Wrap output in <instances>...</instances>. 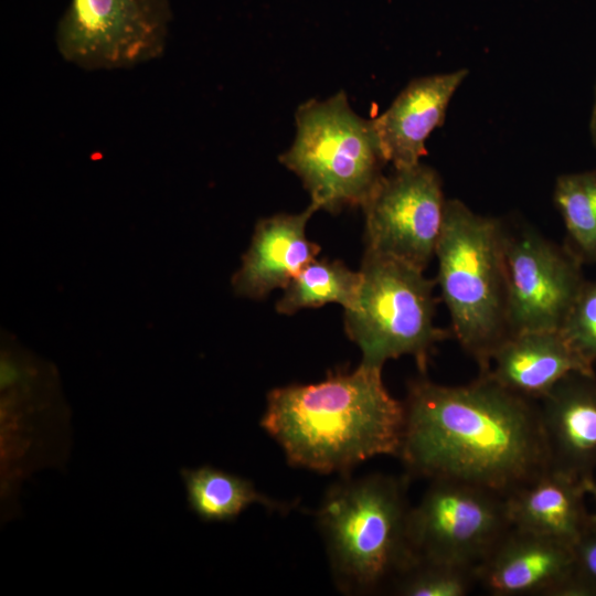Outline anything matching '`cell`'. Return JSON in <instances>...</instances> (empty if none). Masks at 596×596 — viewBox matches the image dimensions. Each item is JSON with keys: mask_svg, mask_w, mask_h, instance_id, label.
Segmentation results:
<instances>
[{"mask_svg": "<svg viewBox=\"0 0 596 596\" xmlns=\"http://www.w3.org/2000/svg\"><path fill=\"white\" fill-rule=\"evenodd\" d=\"M398 458L407 477L451 479L509 497L550 470L539 402L488 374L466 385L407 387Z\"/></svg>", "mask_w": 596, "mask_h": 596, "instance_id": "obj_1", "label": "cell"}, {"mask_svg": "<svg viewBox=\"0 0 596 596\" xmlns=\"http://www.w3.org/2000/svg\"><path fill=\"white\" fill-rule=\"evenodd\" d=\"M404 425V403L390 394L382 370L363 364L329 372L318 383L272 390L260 421L291 466L319 473L398 457Z\"/></svg>", "mask_w": 596, "mask_h": 596, "instance_id": "obj_2", "label": "cell"}, {"mask_svg": "<svg viewBox=\"0 0 596 596\" xmlns=\"http://www.w3.org/2000/svg\"><path fill=\"white\" fill-rule=\"evenodd\" d=\"M407 483V476L372 473L347 477L326 492L316 520L339 590L375 592L416 561Z\"/></svg>", "mask_w": 596, "mask_h": 596, "instance_id": "obj_3", "label": "cell"}, {"mask_svg": "<svg viewBox=\"0 0 596 596\" xmlns=\"http://www.w3.org/2000/svg\"><path fill=\"white\" fill-rule=\"evenodd\" d=\"M503 232V219L480 215L458 199L447 200L435 254L436 283L453 337L479 373L490 370L493 353L511 334Z\"/></svg>", "mask_w": 596, "mask_h": 596, "instance_id": "obj_4", "label": "cell"}, {"mask_svg": "<svg viewBox=\"0 0 596 596\" xmlns=\"http://www.w3.org/2000/svg\"><path fill=\"white\" fill-rule=\"evenodd\" d=\"M296 137L279 161L301 180L318 210L363 206L387 163L373 119L356 115L341 91L296 110Z\"/></svg>", "mask_w": 596, "mask_h": 596, "instance_id": "obj_5", "label": "cell"}, {"mask_svg": "<svg viewBox=\"0 0 596 596\" xmlns=\"http://www.w3.org/2000/svg\"><path fill=\"white\" fill-rule=\"evenodd\" d=\"M360 272V292L353 307L344 310V327L362 352L361 364L382 370L389 360L411 355L425 373L436 344L453 337L434 322L436 279L368 248Z\"/></svg>", "mask_w": 596, "mask_h": 596, "instance_id": "obj_6", "label": "cell"}, {"mask_svg": "<svg viewBox=\"0 0 596 596\" xmlns=\"http://www.w3.org/2000/svg\"><path fill=\"white\" fill-rule=\"evenodd\" d=\"M169 0H71L55 29V47L88 72L130 70L166 51Z\"/></svg>", "mask_w": 596, "mask_h": 596, "instance_id": "obj_7", "label": "cell"}, {"mask_svg": "<svg viewBox=\"0 0 596 596\" xmlns=\"http://www.w3.org/2000/svg\"><path fill=\"white\" fill-rule=\"evenodd\" d=\"M511 526L505 497L435 479L411 508L408 534L416 557L477 567Z\"/></svg>", "mask_w": 596, "mask_h": 596, "instance_id": "obj_8", "label": "cell"}, {"mask_svg": "<svg viewBox=\"0 0 596 596\" xmlns=\"http://www.w3.org/2000/svg\"><path fill=\"white\" fill-rule=\"evenodd\" d=\"M510 332L560 330L586 279L582 262L526 223L503 219Z\"/></svg>", "mask_w": 596, "mask_h": 596, "instance_id": "obj_9", "label": "cell"}, {"mask_svg": "<svg viewBox=\"0 0 596 596\" xmlns=\"http://www.w3.org/2000/svg\"><path fill=\"white\" fill-rule=\"evenodd\" d=\"M446 202L434 168L394 169L362 206L366 248L424 270L436 254Z\"/></svg>", "mask_w": 596, "mask_h": 596, "instance_id": "obj_10", "label": "cell"}, {"mask_svg": "<svg viewBox=\"0 0 596 596\" xmlns=\"http://www.w3.org/2000/svg\"><path fill=\"white\" fill-rule=\"evenodd\" d=\"M476 573L477 583L493 596H590L572 545L514 526Z\"/></svg>", "mask_w": 596, "mask_h": 596, "instance_id": "obj_11", "label": "cell"}, {"mask_svg": "<svg viewBox=\"0 0 596 596\" xmlns=\"http://www.w3.org/2000/svg\"><path fill=\"white\" fill-rule=\"evenodd\" d=\"M550 470L576 480L596 470V375L572 372L539 401Z\"/></svg>", "mask_w": 596, "mask_h": 596, "instance_id": "obj_12", "label": "cell"}, {"mask_svg": "<svg viewBox=\"0 0 596 596\" xmlns=\"http://www.w3.org/2000/svg\"><path fill=\"white\" fill-rule=\"evenodd\" d=\"M467 76L468 71L461 68L414 78L373 119L385 159L394 169L421 162L427 138L443 125L449 103Z\"/></svg>", "mask_w": 596, "mask_h": 596, "instance_id": "obj_13", "label": "cell"}, {"mask_svg": "<svg viewBox=\"0 0 596 596\" xmlns=\"http://www.w3.org/2000/svg\"><path fill=\"white\" fill-rule=\"evenodd\" d=\"M316 211L317 206L310 203L300 213L276 214L257 222L251 246L232 278L237 295L265 298L277 288L284 289L317 258L320 246L306 234L307 223Z\"/></svg>", "mask_w": 596, "mask_h": 596, "instance_id": "obj_14", "label": "cell"}, {"mask_svg": "<svg viewBox=\"0 0 596 596\" xmlns=\"http://www.w3.org/2000/svg\"><path fill=\"white\" fill-rule=\"evenodd\" d=\"M572 372L595 374L560 330H528L510 334L496 350L485 373L504 389L540 401Z\"/></svg>", "mask_w": 596, "mask_h": 596, "instance_id": "obj_15", "label": "cell"}, {"mask_svg": "<svg viewBox=\"0 0 596 596\" xmlns=\"http://www.w3.org/2000/svg\"><path fill=\"white\" fill-rule=\"evenodd\" d=\"M584 483L549 470L507 497L512 526L574 545L593 519Z\"/></svg>", "mask_w": 596, "mask_h": 596, "instance_id": "obj_16", "label": "cell"}, {"mask_svg": "<svg viewBox=\"0 0 596 596\" xmlns=\"http://www.w3.org/2000/svg\"><path fill=\"white\" fill-rule=\"evenodd\" d=\"M190 509L203 521H232L254 503L268 510L287 511L288 505L257 491L253 482L212 466L182 469Z\"/></svg>", "mask_w": 596, "mask_h": 596, "instance_id": "obj_17", "label": "cell"}, {"mask_svg": "<svg viewBox=\"0 0 596 596\" xmlns=\"http://www.w3.org/2000/svg\"><path fill=\"white\" fill-rule=\"evenodd\" d=\"M362 283L361 272L348 268L340 260L315 258L284 288L276 310L292 315L301 309L339 304L344 310L355 304Z\"/></svg>", "mask_w": 596, "mask_h": 596, "instance_id": "obj_18", "label": "cell"}, {"mask_svg": "<svg viewBox=\"0 0 596 596\" xmlns=\"http://www.w3.org/2000/svg\"><path fill=\"white\" fill-rule=\"evenodd\" d=\"M553 201L565 226L564 245L583 265H596V170L558 175Z\"/></svg>", "mask_w": 596, "mask_h": 596, "instance_id": "obj_19", "label": "cell"}, {"mask_svg": "<svg viewBox=\"0 0 596 596\" xmlns=\"http://www.w3.org/2000/svg\"><path fill=\"white\" fill-rule=\"evenodd\" d=\"M477 567L427 558L416 561L392 584L402 596H466L477 585Z\"/></svg>", "mask_w": 596, "mask_h": 596, "instance_id": "obj_20", "label": "cell"}, {"mask_svg": "<svg viewBox=\"0 0 596 596\" xmlns=\"http://www.w3.org/2000/svg\"><path fill=\"white\" fill-rule=\"evenodd\" d=\"M560 331L589 364L596 362V279L583 285Z\"/></svg>", "mask_w": 596, "mask_h": 596, "instance_id": "obj_21", "label": "cell"}, {"mask_svg": "<svg viewBox=\"0 0 596 596\" xmlns=\"http://www.w3.org/2000/svg\"><path fill=\"white\" fill-rule=\"evenodd\" d=\"M577 567L581 577L590 592L596 596V517L593 519L584 533L573 545Z\"/></svg>", "mask_w": 596, "mask_h": 596, "instance_id": "obj_22", "label": "cell"}, {"mask_svg": "<svg viewBox=\"0 0 596 596\" xmlns=\"http://www.w3.org/2000/svg\"><path fill=\"white\" fill-rule=\"evenodd\" d=\"M589 132L592 141L596 148V87H595V97H594V104L592 108L590 114V120H589Z\"/></svg>", "mask_w": 596, "mask_h": 596, "instance_id": "obj_23", "label": "cell"}, {"mask_svg": "<svg viewBox=\"0 0 596 596\" xmlns=\"http://www.w3.org/2000/svg\"><path fill=\"white\" fill-rule=\"evenodd\" d=\"M583 483H584L587 494H590L594 498L595 503H596V481L594 480V478H587L583 480ZM594 514L596 517V513Z\"/></svg>", "mask_w": 596, "mask_h": 596, "instance_id": "obj_24", "label": "cell"}]
</instances>
